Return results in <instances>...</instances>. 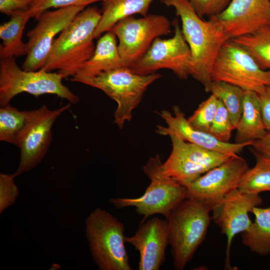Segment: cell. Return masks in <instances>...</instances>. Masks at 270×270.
I'll return each mask as SVG.
<instances>
[{"mask_svg": "<svg viewBox=\"0 0 270 270\" xmlns=\"http://www.w3.org/2000/svg\"><path fill=\"white\" fill-rule=\"evenodd\" d=\"M210 212L206 206L186 198L166 218L175 270H184L204 240Z\"/></svg>", "mask_w": 270, "mask_h": 270, "instance_id": "3957f363", "label": "cell"}, {"mask_svg": "<svg viewBox=\"0 0 270 270\" xmlns=\"http://www.w3.org/2000/svg\"><path fill=\"white\" fill-rule=\"evenodd\" d=\"M14 174H0V213L11 206L19 195Z\"/></svg>", "mask_w": 270, "mask_h": 270, "instance_id": "4dcf8cb0", "label": "cell"}, {"mask_svg": "<svg viewBox=\"0 0 270 270\" xmlns=\"http://www.w3.org/2000/svg\"><path fill=\"white\" fill-rule=\"evenodd\" d=\"M84 8L70 6L48 10L40 14L36 18V26L27 33L28 52L22 68L28 71L41 69L49 56L56 36Z\"/></svg>", "mask_w": 270, "mask_h": 270, "instance_id": "4fadbf2b", "label": "cell"}, {"mask_svg": "<svg viewBox=\"0 0 270 270\" xmlns=\"http://www.w3.org/2000/svg\"><path fill=\"white\" fill-rule=\"evenodd\" d=\"M60 268V266L59 264H54L52 265L50 270H58Z\"/></svg>", "mask_w": 270, "mask_h": 270, "instance_id": "8d00e7d4", "label": "cell"}, {"mask_svg": "<svg viewBox=\"0 0 270 270\" xmlns=\"http://www.w3.org/2000/svg\"><path fill=\"white\" fill-rule=\"evenodd\" d=\"M30 110H20L10 104L0 108V140L18 147L28 126Z\"/></svg>", "mask_w": 270, "mask_h": 270, "instance_id": "cb8c5ba5", "label": "cell"}, {"mask_svg": "<svg viewBox=\"0 0 270 270\" xmlns=\"http://www.w3.org/2000/svg\"><path fill=\"white\" fill-rule=\"evenodd\" d=\"M235 142H253L266 134L258 94L245 90L242 112L238 123Z\"/></svg>", "mask_w": 270, "mask_h": 270, "instance_id": "ffe728a7", "label": "cell"}, {"mask_svg": "<svg viewBox=\"0 0 270 270\" xmlns=\"http://www.w3.org/2000/svg\"><path fill=\"white\" fill-rule=\"evenodd\" d=\"M154 0H103L101 17L94 31V38L110 30L119 21L136 14L146 16Z\"/></svg>", "mask_w": 270, "mask_h": 270, "instance_id": "44dd1931", "label": "cell"}, {"mask_svg": "<svg viewBox=\"0 0 270 270\" xmlns=\"http://www.w3.org/2000/svg\"><path fill=\"white\" fill-rule=\"evenodd\" d=\"M234 130H236V127L231 120L228 110L218 99L217 110L208 133L222 142H228Z\"/></svg>", "mask_w": 270, "mask_h": 270, "instance_id": "f1b7e54d", "label": "cell"}, {"mask_svg": "<svg viewBox=\"0 0 270 270\" xmlns=\"http://www.w3.org/2000/svg\"><path fill=\"white\" fill-rule=\"evenodd\" d=\"M32 18L28 12L10 17V20L0 26V58H16L26 55L27 43L22 40L26 24Z\"/></svg>", "mask_w": 270, "mask_h": 270, "instance_id": "7402d4cb", "label": "cell"}, {"mask_svg": "<svg viewBox=\"0 0 270 270\" xmlns=\"http://www.w3.org/2000/svg\"><path fill=\"white\" fill-rule=\"evenodd\" d=\"M172 6L180 18L182 30L190 50V76L209 92L212 64L222 45L229 39L216 21L200 17L189 0H174Z\"/></svg>", "mask_w": 270, "mask_h": 270, "instance_id": "6da1fadb", "label": "cell"}, {"mask_svg": "<svg viewBox=\"0 0 270 270\" xmlns=\"http://www.w3.org/2000/svg\"><path fill=\"white\" fill-rule=\"evenodd\" d=\"M68 104L54 110L42 105L31 110L30 120L18 148L20 162L15 177L36 168L42 160L52 140V126L57 118L70 107Z\"/></svg>", "mask_w": 270, "mask_h": 270, "instance_id": "5bb4252c", "label": "cell"}, {"mask_svg": "<svg viewBox=\"0 0 270 270\" xmlns=\"http://www.w3.org/2000/svg\"><path fill=\"white\" fill-rule=\"evenodd\" d=\"M162 76L156 72L138 74L128 67H122L80 79L77 82L99 89L116 102L114 123L122 129L126 122L131 120L132 112L142 101L148 88Z\"/></svg>", "mask_w": 270, "mask_h": 270, "instance_id": "5b68a950", "label": "cell"}, {"mask_svg": "<svg viewBox=\"0 0 270 270\" xmlns=\"http://www.w3.org/2000/svg\"><path fill=\"white\" fill-rule=\"evenodd\" d=\"M142 16L128 17L118 22L110 30L118 39V50L126 67L137 62L156 38L172 32L171 24L165 16L150 14Z\"/></svg>", "mask_w": 270, "mask_h": 270, "instance_id": "9c48e42d", "label": "cell"}, {"mask_svg": "<svg viewBox=\"0 0 270 270\" xmlns=\"http://www.w3.org/2000/svg\"><path fill=\"white\" fill-rule=\"evenodd\" d=\"M250 149L270 157V130H268L261 138L254 142Z\"/></svg>", "mask_w": 270, "mask_h": 270, "instance_id": "e575fe53", "label": "cell"}, {"mask_svg": "<svg viewBox=\"0 0 270 270\" xmlns=\"http://www.w3.org/2000/svg\"><path fill=\"white\" fill-rule=\"evenodd\" d=\"M232 39L270 25V0H232L220 14L210 17Z\"/></svg>", "mask_w": 270, "mask_h": 270, "instance_id": "2e32d148", "label": "cell"}, {"mask_svg": "<svg viewBox=\"0 0 270 270\" xmlns=\"http://www.w3.org/2000/svg\"><path fill=\"white\" fill-rule=\"evenodd\" d=\"M232 0H189L197 14L202 18L218 15L224 11Z\"/></svg>", "mask_w": 270, "mask_h": 270, "instance_id": "1f68e13d", "label": "cell"}, {"mask_svg": "<svg viewBox=\"0 0 270 270\" xmlns=\"http://www.w3.org/2000/svg\"><path fill=\"white\" fill-rule=\"evenodd\" d=\"M249 166L239 156H232L184 186L186 198L200 202L212 210L238 188Z\"/></svg>", "mask_w": 270, "mask_h": 270, "instance_id": "8fae6325", "label": "cell"}, {"mask_svg": "<svg viewBox=\"0 0 270 270\" xmlns=\"http://www.w3.org/2000/svg\"><path fill=\"white\" fill-rule=\"evenodd\" d=\"M218 98L212 94L202 102L192 114L187 118L194 128L208 133L215 116L218 104Z\"/></svg>", "mask_w": 270, "mask_h": 270, "instance_id": "83f0119b", "label": "cell"}, {"mask_svg": "<svg viewBox=\"0 0 270 270\" xmlns=\"http://www.w3.org/2000/svg\"><path fill=\"white\" fill-rule=\"evenodd\" d=\"M174 33L168 39L156 38L144 55L130 68L138 74L155 73L158 70H171L179 78L190 76L192 54L178 21L173 22Z\"/></svg>", "mask_w": 270, "mask_h": 270, "instance_id": "7c38bea8", "label": "cell"}, {"mask_svg": "<svg viewBox=\"0 0 270 270\" xmlns=\"http://www.w3.org/2000/svg\"><path fill=\"white\" fill-rule=\"evenodd\" d=\"M125 242L140 253L139 270H160L166 260V250L169 244L166 220L153 217L140 222L133 236L125 237Z\"/></svg>", "mask_w": 270, "mask_h": 270, "instance_id": "ac0fdd59", "label": "cell"}, {"mask_svg": "<svg viewBox=\"0 0 270 270\" xmlns=\"http://www.w3.org/2000/svg\"><path fill=\"white\" fill-rule=\"evenodd\" d=\"M252 213L254 221L241 233L242 243L253 252L262 256L270 255V206L255 207Z\"/></svg>", "mask_w": 270, "mask_h": 270, "instance_id": "603a6c76", "label": "cell"}, {"mask_svg": "<svg viewBox=\"0 0 270 270\" xmlns=\"http://www.w3.org/2000/svg\"><path fill=\"white\" fill-rule=\"evenodd\" d=\"M34 0H0V12L10 17L27 12Z\"/></svg>", "mask_w": 270, "mask_h": 270, "instance_id": "d6a6232c", "label": "cell"}, {"mask_svg": "<svg viewBox=\"0 0 270 270\" xmlns=\"http://www.w3.org/2000/svg\"><path fill=\"white\" fill-rule=\"evenodd\" d=\"M262 203L260 194L247 193L237 188L212 210V220L226 238V268H231L230 256L234 238L249 228L252 222L248 214Z\"/></svg>", "mask_w": 270, "mask_h": 270, "instance_id": "9a60e30c", "label": "cell"}, {"mask_svg": "<svg viewBox=\"0 0 270 270\" xmlns=\"http://www.w3.org/2000/svg\"><path fill=\"white\" fill-rule=\"evenodd\" d=\"M212 81H222L257 92L270 86V70L262 68L252 56L232 39L226 41L214 62Z\"/></svg>", "mask_w": 270, "mask_h": 270, "instance_id": "ba28073f", "label": "cell"}, {"mask_svg": "<svg viewBox=\"0 0 270 270\" xmlns=\"http://www.w3.org/2000/svg\"><path fill=\"white\" fill-rule=\"evenodd\" d=\"M209 92L216 96L224 104L236 128L242 112L245 90L225 82L212 81Z\"/></svg>", "mask_w": 270, "mask_h": 270, "instance_id": "4316f807", "label": "cell"}, {"mask_svg": "<svg viewBox=\"0 0 270 270\" xmlns=\"http://www.w3.org/2000/svg\"><path fill=\"white\" fill-rule=\"evenodd\" d=\"M232 40L244 48L262 68L270 70V25Z\"/></svg>", "mask_w": 270, "mask_h": 270, "instance_id": "484cf974", "label": "cell"}, {"mask_svg": "<svg viewBox=\"0 0 270 270\" xmlns=\"http://www.w3.org/2000/svg\"><path fill=\"white\" fill-rule=\"evenodd\" d=\"M159 154L150 157L142 170L150 180L144 194L136 198H116L109 200L116 208L134 206L144 216L141 222L154 214L166 218L170 212L186 198V188L162 172Z\"/></svg>", "mask_w": 270, "mask_h": 270, "instance_id": "52a82bcc", "label": "cell"}, {"mask_svg": "<svg viewBox=\"0 0 270 270\" xmlns=\"http://www.w3.org/2000/svg\"><path fill=\"white\" fill-rule=\"evenodd\" d=\"M116 38L112 30L102 34L96 43L92 56L72 77L70 80L77 82L81 78H92L103 72L126 67L118 50Z\"/></svg>", "mask_w": 270, "mask_h": 270, "instance_id": "d6986e66", "label": "cell"}, {"mask_svg": "<svg viewBox=\"0 0 270 270\" xmlns=\"http://www.w3.org/2000/svg\"><path fill=\"white\" fill-rule=\"evenodd\" d=\"M16 58H1L0 60V106L10 104L16 96L26 92L38 98L46 94H55L76 104L79 97L62 83L64 78L57 72L26 70L16 64Z\"/></svg>", "mask_w": 270, "mask_h": 270, "instance_id": "8992f818", "label": "cell"}, {"mask_svg": "<svg viewBox=\"0 0 270 270\" xmlns=\"http://www.w3.org/2000/svg\"><path fill=\"white\" fill-rule=\"evenodd\" d=\"M172 110V113L165 110L157 112L166 123L165 126H156V132L157 134L168 136L174 135L184 141L230 156L238 155L245 147L250 146L252 143L222 142L209 133L193 128L179 106H174Z\"/></svg>", "mask_w": 270, "mask_h": 270, "instance_id": "e0dca14e", "label": "cell"}, {"mask_svg": "<svg viewBox=\"0 0 270 270\" xmlns=\"http://www.w3.org/2000/svg\"><path fill=\"white\" fill-rule=\"evenodd\" d=\"M264 124L270 130V86H264L257 92Z\"/></svg>", "mask_w": 270, "mask_h": 270, "instance_id": "836d02e7", "label": "cell"}, {"mask_svg": "<svg viewBox=\"0 0 270 270\" xmlns=\"http://www.w3.org/2000/svg\"><path fill=\"white\" fill-rule=\"evenodd\" d=\"M103 0H34L28 11L32 18H36L42 12L52 8H60L70 6H86Z\"/></svg>", "mask_w": 270, "mask_h": 270, "instance_id": "f546056e", "label": "cell"}, {"mask_svg": "<svg viewBox=\"0 0 270 270\" xmlns=\"http://www.w3.org/2000/svg\"><path fill=\"white\" fill-rule=\"evenodd\" d=\"M100 17L101 11L96 7L80 12L55 38L41 69L58 70L64 78L74 76L94 52V33Z\"/></svg>", "mask_w": 270, "mask_h": 270, "instance_id": "7a4b0ae2", "label": "cell"}, {"mask_svg": "<svg viewBox=\"0 0 270 270\" xmlns=\"http://www.w3.org/2000/svg\"><path fill=\"white\" fill-rule=\"evenodd\" d=\"M172 152L162 164V172L184 186L232 156L184 141L174 135Z\"/></svg>", "mask_w": 270, "mask_h": 270, "instance_id": "30bf717a", "label": "cell"}, {"mask_svg": "<svg viewBox=\"0 0 270 270\" xmlns=\"http://www.w3.org/2000/svg\"><path fill=\"white\" fill-rule=\"evenodd\" d=\"M124 224L98 208L86 220V234L92 258L100 270H131L124 245Z\"/></svg>", "mask_w": 270, "mask_h": 270, "instance_id": "277c9868", "label": "cell"}, {"mask_svg": "<svg viewBox=\"0 0 270 270\" xmlns=\"http://www.w3.org/2000/svg\"><path fill=\"white\" fill-rule=\"evenodd\" d=\"M250 150L255 157L256 164L245 172L238 189L256 194L264 192H270V157Z\"/></svg>", "mask_w": 270, "mask_h": 270, "instance_id": "d4e9b609", "label": "cell"}, {"mask_svg": "<svg viewBox=\"0 0 270 270\" xmlns=\"http://www.w3.org/2000/svg\"><path fill=\"white\" fill-rule=\"evenodd\" d=\"M160 1L166 6H172L174 0H160Z\"/></svg>", "mask_w": 270, "mask_h": 270, "instance_id": "d590c367", "label": "cell"}]
</instances>
